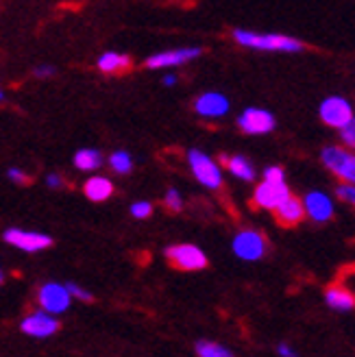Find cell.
I'll return each instance as SVG.
<instances>
[{
	"label": "cell",
	"mask_w": 355,
	"mask_h": 357,
	"mask_svg": "<svg viewBox=\"0 0 355 357\" xmlns=\"http://www.w3.org/2000/svg\"><path fill=\"white\" fill-rule=\"evenodd\" d=\"M232 38L238 46L257 50V52H281V55H299L305 50V44L299 38L286 33H269V31H251V29H234Z\"/></svg>",
	"instance_id": "6da1fadb"
},
{
	"label": "cell",
	"mask_w": 355,
	"mask_h": 357,
	"mask_svg": "<svg viewBox=\"0 0 355 357\" xmlns=\"http://www.w3.org/2000/svg\"><path fill=\"white\" fill-rule=\"evenodd\" d=\"M186 164L190 174L194 176L201 188L209 192H220L225 185V168L216 157L201 149H188L186 151Z\"/></svg>",
	"instance_id": "7a4b0ae2"
},
{
	"label": "cell",
	"mask_w": 355,
	"mask_h": 357,
	"mask_svg": "<svg viewBox=\"0 0 355 357\" xmlns=\"http://www.w3.org/2000/svg\"><path fill=\"white\" fill-rule=\"evenodd\" d=\"M321 162L338 183H355V151L342 144H327L321 151Z\"/></svg>",
	"instance_id": "3957f363"
},
{
	"label": "cell",
	"mask_w": 355,
	"mask_h": 357,
	"mask_svg": "<svg viewBox=\"0 0 355 357\" xmlns=\"http://www.w3.org/2000/svg\"><path fill=\"white\" fill-rule=\"evenodd\" d=\"M164 257L172 268H176V271H183V273L205 271L207 264H209L203 248L197 246V244H190V242H179V244L166 246Z\"/></svg>",
	"instance_id": "277c9868"
},
{
	"label": "cell",
	"mask_w": 355,
	"mask_h": 357,
	"mask_svg": "<svg viewBox=\"0 0 355 357\" xmlns=\"http://www.w3.org/2000/svg\"><path fill=\"white\" fill-rule=\"evenodd\" d=\"M203 55L201 46H176V48H166L153 52L146 57L144 66L153 73H164V70H176L181 66H188L192 61H197Z\"/></svg>",
	"instance_id": "5b68a950"
},
{
	"label": "cell",
	"mask_w": 355,
	"mask_h": 357,
	"mask_svg": "<svg viewBox=\"0 0 355 357\" xmlns=\"http://www.w3.org/2000/svg\"><path fill=\"white\" fill-rule=\"evenodd\" d=\"M73 303L75 301L68 292V285L59 283V281H46L40 285L38 292H35V305L57 318L63 316L66 312H70Z\"/></svg>",
	"instance_id": "8992f818"
},
{
	"label": "cell",
	"mask_w": 355,
	"mask_h": 357,
	"mask_svg": "<svg viewBox=\"0 0 355 357\" xmlns=\"http://www.w3.org/2000/svg\"><path fill=\"white\" fill-rule=\"evenodd\" d=\"M232 251L242 261H259L269 253V240L257 229H240L232 238Z\"/></svg>",
	"instance_id": "52a82bcc"
},
{
	"label": "cell",
	"mask_w": 355,
	"mask_h": 357,
	"mask_svg": "<svg viewBox=\"0 0 355 357\" xmlns=\"http://www.w3.org/2000/svg\"><path fill=\"white\" fill-rule=\"evenodd\" d=\"M192 112L205 122H218L232 112V100L220 89H205L192 100Z\"/></svg>",
	"instance_id": "ba28073f"
},
{
	"label": "cell",
	"mask_w": 355,
	"mask_h": 357,
	"mask_svg": "<svg viewBox=\"0 0 355 357\" xmlns=\"http://www.w3.org/2000/svg\"><path fill=\"white\" fill-rule=\"evenodd\" d=\"M353 116H355V105L347 96H340V94H331L318 105V118H321L325 127L333 131H340L345 124L351 122Z\"/></svg>",
	"instance_id": "9c48e42d"
},
{
	"label": "cell",
	"mask_w": 355,
	"mask_h": 357,
	"mask_svg": "<svg viewBox=\"0 0 355 357\" xmlns=\"http://www.w3.org/2000/svg\"><path fill=\"white\" fill-rule=\"evenodd\" d=\"M3 240L17 248V251L35 255V253H44L52 246V238L44 231H31V229H20V227H9L5 229Z\"/></svg>",
	"instance_id": "30bf717a"
},
{
	"label": "cell",
	"mask_w": 355,
	"mask_h": 357,
	"mask_svg": "<svg viewBox=\"0 0 355 357\" xmlns=\"http://www.w3.org/2000/svg\"><path fill=\"white\" fill-rule=\"evenodd\" d=\"M236 124L242 133L259 137V135H269L275 131L277 118L271 109H264V107H246V109L238 114Z\"/></svg>",
	"instance_id": "8fae6325"
},
{
	"label": "cell",
	"mask_w": 355,
	"mask_h": 357,
	"mask_svg": "<svg viewBox=\"0 0 355 357\" xmlns=\"http://www.w3.org/2000/svg\"><path fill=\"white\" fill-rule=\"evenodd\" d=\"M292 192L288 188V181H262L253 188L251 205L259 211H275Z\"/></svg>",
	"instance_id": "7c38bea8"
},
{
	"label": "cell",
	"mask_w": 355,
	"mask_h": 357,
	"mask_svg": "<svg viewBox=\"0 0 355 357\" xmlns=\"http://www.w3.org/2000/svg\"><path fill=\"white\" fill-rule=\"evenodd\" d=\"M17 325H20V331L24 335L33 337V340H46V337H52L61 327L57 316H52L40 307H35L29 314H24Z\"/></svg>",
	"instance_id": "4fadbf2b"
},
{
	"label": "cell",
	"mask_w": 355,
	"mask_h": 357,
	"mask_svg": "<svg viewBox=\"0 0 355 357\" xmlns=\"http://www.w3.org/2000/svg\"><path fill=\"white\" fill-rule=\"evenodd\" d=\"M301 203H303V209H305V218L316 225H325L335 216V201L325 190H310L303 199H301Z\"/></svg>",
	"instance_id": "5bb4252c"
},
{
	"label": "cell",
	"mask_w": 355,
	"mask_h": 357,
	"mask_svg": "<svg viewBox=\"0 0 355 357\" xmlns=\"http://www.w3.org/2000/svg\"><path fill=\"white\" fill-rule=\"evenodd\" d=\"M81 190H83V196H85L87 201H92V203H105V201H109L112 196H114L116 185H114V181H112L109 176L94 172V174H90V176L85 178Z\"/></svg>",
	"instance_id": "9a60e30c"
},
{
	"label": "cell",
	"mask_w": 355,
	"mask_h": 357,
	"mask_svg": "<svg viewBox=\"0 0 355 357\" xmlns=\"http://www.w3.org/2000/svg\"><path fill=\"white\" fill-rule=\"evenodd\" d=\"M133 68V61L127 52H120V50H105L98 55L96 59V70L103 75H127L129 70Z\"/></svg>",
	"instance_id": "2e32d148"
},
{
	"label": "cell",
	"mask_w": 355,
	"mask_h": 357,
	"mask_svg": "<svg viewBox=\"0 0 355 357\" xmlns=\"http://www.w3.org/2000/svg\"><path fill=\"white\" fill-rule=\"evenodd\" d=\"M275 218L281 227H296L305 220V209H303V203H301L299 196L290 194L286 201H283L275 211Z\"/></svg>",
	"instance_id": "e0dca14e"
},
{
	"label": "cell",
	"mask_w": 355,
	"mask_h": 357,
	"mask_svg": "<svg viewBox=\"0 0 355 357\" xmlns=\"http://www.w3.org/2000/svg\"><path fill=\"white\" fill-rule=\"evenodd\" d=\"M222 168L232 174L238 181L244 183H253L257 178V170L253 166V162L244 155H225L222 157Z\"/></svg>",
	"instance_id": "ac0fdd59"
},
{
	"label": "cell",
	"mask_w": 355,
	"mask_h": 357,
	"mask_svg": "<svg viewBox=\"0 0 355 357\" xmlns=\"http://www.w3.org/2000/svg\"><path fill=\"white\" fill-rule=\"evenodd\" d=\"M325 303L333 312H353L355 310V294L342 283H331L325 290Z\"/></svg>",
	"instance_id": "d6986e66"
},
{
	"label": "cell",
	"mask_w": 355,
	"mask_h": 357,
	"mask_svg": "<svg viewBox=\"0 0 355 357\" xmlns=\"http://www.w3.org/2000/svg\"><path fill=\"white\" fill-rule=\"evenodd\" d=\"M105 164V155L94 149V146H83L73 155V166L75 170L83 172V174H94L103 168Z\"/></svg>",
	"instance_id": "ffe728a7"
},
{
	"label": "cell",
	"mask_w": 355,
	"mask_h": 357,
	"mask_svg": "<svg viewBox=\"0 0 355 357\" xmlns=\"http://www.w3.org/2000/svg\"><path fill=\"white\" fill-rule=\"evenodd\" d=\"M107 168L118 174V176H127L133 172L135 168V159L129 151H124V149H118V151H112L107 155Z\"/></svg>",
	"instance_id": "44dd1931"
},
{
	"label": "cell",
	"mask_w": 355,
	"mask_h": 357,
	"mask_svg": "<svg viewBox=\"0 0 355 357\" xmlns=\"http://www.w3.org/2000/svg\"><path fill=\"white\" fill-rule=\"evenodd\" d=\"M194 353H197V357H236L232 349L216 340H199L194 344Z\"/></svg>",
	"instance_id": "7402d4cb"
},
{
	"label": "cell",
	"mask_w": 355,
	"mask_h": 357,
	"mask_svg": "<svg viewBox=\"0 0 355 357\" xmlns=\"http://www.w3.org/2000/svg\"><path fill=\"white\" fill-rule=\"evenodd\" d=\"M162 205H164V207H166V211H170V213H179V211H183L186 201H183L181 190L168 188V190H166V194H164V199H162Z\"/></svg>",
	"instance_id": "603a6c76"
},
{
	"label": "cell",
	"mask_w": 355,
	"mask_h": 357,
	"mask_svg": "<svg viewBox=\"0 0 355 357\" xmlns=\"http://www.w3.org/2000/svg\"><path fill=\"white\" fill-rule=\"evenodd\" d=\"M153 211H155V207H153V203L151 201H133L131 205H129V213H131V218H135V220H149L151 216H153Z\"/></svg>",
	"instance_id": "cb8c5ba5"
},
{
	"label": "cell",
	"mask_w": 355,
	"mask_h": 357,
	"mask_svg": "<svg viewBox=\"0 0 355 357\" xmlns=\"http://www.w3.org/2000/svg\"><path fill=\"white\" fill-rule=\"evenodd\" d=\"M338 137H340V144L355 151V116L351 118L349 124H345V127L338 131Z\"/></svg>",
	"instance_id": "d4e9b609"
},
{
	"label": "cell",
	"mask_w": 355,
	"mask_h": 357,
	"mask_svg": "<svg viewBox=\"0 0 355 357\" xmlns=\"http://www.w3.org/2000/svg\"><path fill=\"white\" fill-rule=\"evenodd\" d=\"M335 196L347 203L349 207L355 209V183H338V188H335Z\"/></svg>",
	"instance_id": "484cf974"
},
{
	"label": "cell",
	"mask_w": 355,
	"mask_h": 357,
	"mask_svg": "<svg viewBox=\"0 0 355 357\" xmlns=\"http://www.w3.org/2000/svg\"><path fill=\"white\" fill-rule=\"evenodd\" d=\"M66 285H68V292H70V296H73V301H79V303H92L94 301L92 292L85 290L83 285H79V283H66Z\"/></svg>",
	"instance_id": "4316f807"
},
{
	"label": "cell",
	"mask_w": 355,
	"mask_h": 357,
	"mask_svg": "<svg viewBox=\"0 0 355 357\" xmlns=\"http://www.w3.org/2000/svg\"><path fill=\"white\" fill-rule=\"evenodd\" d=\"M7 178H9L11 183H15V185H27V183L31 181L29 172H27L24 168H17V166L7 168Z\"/></svg>",
	"instance_id": "83f0119b"
},
{
	"label": "cell",
	"mask_w": 355,
	"mask_h": 357,
	"mask_svg": "<svg viewBox=\"0 0 355 357\" xmlns=\"http://www.w3.org/2000/svg\"><path fill=\"white\" fill-rule=\"evenodd\" d=\"M57 75V68L52 63H38L33 68V77L40 79V81H46V79H52Z\"/></svg>",
	"instance_id": "f1b7e54d"
},
{
	"label": "cell",
	"mask_w": 355,
	"mask_h": 357,
	"mask_svg": "<svg viewBox=\"0 0 355 357\" xmlns=\"http://www.w3.org/2000/svg\"><path fill=\"white\" fill-rule=\"evenodd\" d=\"M262 178H266V181H286V170L281 166H266Z\"/></svg>",
	"instance_id": "f546056e"
},
{
	"label": "cell",
	"mask_w": 355,
	"mask_h": 357,
	"mask_svg": "<svg viewBox=\"0 0 355 357\" xmlns=\"http://www.w3.org/2000/svg\"><path fill=\"white\" fill-rule=\"evenodd\" d=\"M44 183H46V188H50V190H63V188H66V178H63L59 172H48V174L44 176Z\"/></svg>",
	"instance_id": "4dcf8cb0"
},
{
	"label": "cell",
	"mask_w": 355,
	"mask_h": 357,
	"mask_svg": "<svg viewBox=\"0 0 355 357\" xmlns=\"http://www.w3.org/2000/svg\"><path fill=\"white\" fill-rule=\"evenodd\" d=\"M277 355H279V357H299V353H296L288 342H279V344H277Z\"/></svg>",
	"instance_id": "1f68e13d"
},
{
	"label": "cell",
	"mask_w": 355,
	"mask_h": 357,
	"mask_svg": "<svg viewBox=\"0 0 355 357\" xmlns=\"http://www.w3.org/2000/svg\"><path fill=\"white\" fill-rule=\"evenodd\" d=\"M176 83H179V77H176L174 73H164L162 75V85L164 87H174Z\"/></svg>",
	"instance_id": "d6a6232c"
},
{
	"label": "cell",
	"mask_w": 355,
	"mask_h": 357,
	"mask_svg": "<svg viewBox=\"0 0 355 357\" xmlns=\"http://www.w3.org/2000/svg\"><path fill=\"white\" fill-rule=\"evenodd\" d=\"M3 283H5V271L0 268V285H3Z\"/></svg>",
	"instance_id": "836d02e7"
},
{
	"label": "cell",
	"mask_w": 355,
	"mask_h": 357,
	"mask_svg": "<svg viewBox=\"0 0 355 357\" xmlns=\"http://www.w3.org/2000/svg\"><path fill=\"white\" fill-rule=\"evenodd\" d=\"M5 100V89H3V85H0V102Z\"/></svg>",
	"instance_id": "e575fe53"
}]
</instances>
